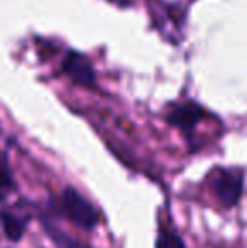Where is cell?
<instances>
[{"mask_svg": "<svg viewBox=\"0 0 247 248\" xmlns=\"http://www.w3.org/2000/svg\"><path fill=\"white\" fill-rule=\"evenodd\" d=\"M205 117H207V111L200 105L193 103V101H186V103L173 107V110L168 113L166 120H168L169 125L180 128V130L191 132Z\"/></svg>", "mask_w": 247, "mask_h": 248, "instance_id": "obj_4", "label": "cell"}, {"mask_svg": "<svg viewBox=\"0 0 247 248\" xmlns=\"http://www.w3.org/2000/svg\"><path fill=\"white\" fill-rule=\"evenodd\" d=\"M156 248H186L183 240L180 238L176 233L168 232V230H163L158 236V242H156Z\"/></svg>", "mask_w": 247, "mask_h": 248, "instance_id": "obj_7", "label": "cell"}, {"mask_svg": "<svg viewBox=\"0 0 247 248\" xmlns=\"http://www.w3.org/2000/svg\"><path fill=\"white\" fill-rule=\"evenodd\" d=\"M63 213L80 228L92 230L99 225V213L75 187H66L61 196Z\"/></svg>", "mask_w": 247, "mask_h": 248, "instance_id": "obj_1", "label": "cell"}, {"mask_svg": "<svg viewBox=\"0 0 247 248\" xmlns=\"http://www.w3.org/2000/svg\"><path fill=\"white\" fill-rule=\"evenodd\" d=\"M41 223H43L48 236H49V238L53 240V242L56 243L60 248H90L86 243L80 242L78 238H75V236H71L66 232H63L61 228H58V226L54 225V223H51L48 218H43L41 219Z\"/></svg>", "mask_w": 247, "mask_h": 248, "instance_id": "obj_5", "label": "cell"}, {"mask_svg": "<svg viewBox=\"0 0 247 248\" xmlns=\"http://www.w3.org/2000/svg\"><path fill=\"white\" fill-rule=\"evenodd\" d=\"M0 218H2V226L7 238L12 240V242H19L24 235V230H26V221L22 218H19V216L7 211H3L0 215Z\"/></svg>", "mask_w": 247, "mask_h": 248, "instance_id": "obj_6", "label": "cell"}, {"mask_svg": "<svg viewBox=\"0 0 247 248\" xmlns=\"http://www.w3.org/2000/svg\"><path fill=\"white\" fill-rule=\"evenodd\" d=\"M214 193L218 201L225 206V208H232L239 202L242 196V189H244V179L239 170L225 169L220 170L218 176L212 183Z\"/></svg>", "mask_w": 247, "mask_h": 248, "instance_id": "obj_3", "label": "cell"}, {"mask_svg": "<svg viewBox=\"0 0 247 248\" xmlns=\"http://www.w3.org/2000/svg\"><path fill=\"white\" fill-rule=\"evenodd\" d=\"M12 186H14L12 176H10L9 169H7V166L3 164V160L0 159V191L10 189Z\"/></svg>", "mask_w": 247, "mask_h": 248, "instance_id": "obj_8", "label": "cell"}, {"mask_svg": "<svg viewBox=\"0 0 247 248\" xmlns=\"http://www.w3.org/2000/svg\"><path fill=\"white\" fill-rule=\"evenodd\" d=\"M61 68L76 85L85 86V88H95L97 86L95 68L92 66L90 59L82 52L69 49L63 58Z\"/></svg>", "mask_w": 247, "mask_h": 248, "instance_id": "obj_2", "label": "cell"}]
</instances>
